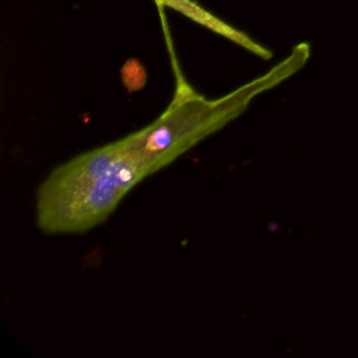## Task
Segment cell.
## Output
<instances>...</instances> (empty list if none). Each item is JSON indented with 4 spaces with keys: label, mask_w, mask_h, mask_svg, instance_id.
Here are the masks:
<instances>
[{
    "label": "cell",
    "mask_w": 358,
    "mask_h": 358,
    "mask_svg": "<svg viewBox=\"0 0 358 358\" xmlns=\"http://www.w3.org/2000/svg\"><path fill=\"white\" fill-rule=\"evenodd\" d=\"M308 56L309 45L301 43L264 76L218 98L196 92L176 70L173 98L155 120L66 161L43 179L35 196L36 225L49 235H73L102 224L137 183L241 116Z\"/></svg>",
    "instance_id": "cell-1"
},
{
    "label": "cell",
    "mask_w": 358,
    "mask_h": 358,
    "mask_svg": "<svg viewBox=\"0 0 358 358\" xmlns=\"http://www.w3.org/2000/svg\"><path fill=\"white\" fill-rule=\"evenodd\" d=\"M155 1L161 6L169 7L175 11H178V13L183 14L185 17L190 18L192 21H194V22L206 27L207 29L229 39L231 42L245 48L246 50L252 52L253 55H256L262 59H270L271 57V52L267 48L255 42L245 32L231 27L225 21H222L218 17L210 14L207 10H204L201 6H199L193 0H155Z\"/></svg>",
    "instance_id": "cell-2"
}]
</instances>
